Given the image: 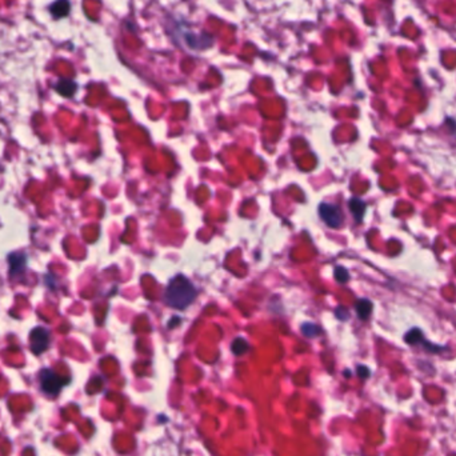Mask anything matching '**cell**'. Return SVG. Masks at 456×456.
Listing matches in <instances>:
<instances>
[{"label":"cell","instance_id":"6da1fadb","mask_svg":"<svg viewBox=\"0 0 456 456\" xmlns=\"http://www.w3.org/2000/svg\"><path fill=\"white\" fill-rule=\"evenodd\" d=\"M196 298V289L183 275H177L170 282L164 292V302L168 307L176 309L187 308Z\"/></svg>","mask_w":456,"mask_h":456},{"label":"cell","instance_id":"7a4b0ae2","mask_svg":"<svg viewBox=\"0 0 456 456\" xmlns=\"http://www.w3.org/2000/svg\"><path fill=\"white\" fill-rule=\"evenodd\" d=\"M319 215L322 220L331 228H339L343 224V214L340 208L329 203H322L319 206Z\"/></svg>","mask_w":456,"mask_h":456},{"label":"cell","instance_id":"3957f363","mask_svg":"<svg viewBox=\"0 0 456 456\" xmlns=\"http://www.w3.org/2000/svg\"><path fill=\"white\" fill-rule=\"evenodd\" d=\"M63 379L58 376L54 371L51 369H43L40 372V386L42 390L45 393L49 395H56L63 387Z\"/></svg>","mask_w":456,"mask_h":456},{"label":"cell","instance_id":"277c9868","mask_svg":"<svg viewBox=\"0 0 456 456\" xmlns=\"http://www.w3.org/2000/svg\"><path fill=\"white\" fill-rule=\"evenodd\" d=\"M30 347L35 355L44 352L49 347V332L43 327H36L30 334Z\"/></svg>","mask_w":456,"mask_h":456},{"label":"cell","instance_id":"5b68a950","mask_svg":"<svg viewBox=\"0 0 456 456\" xmlns=\"http://www.w3.org/2000/svg\"><path fill=\"white\" fill-rule=\"evenodd\" d=\"M76 88H78L76 83H75L74 80H69V79H62V80H59L58 84L55 86V89H56L60 95L65 96V98L72 96V95L76 92Z\"/></svg>","mask_w":456,"mask_h":456},{"label":"cell","instance_id":"8992f818","mask_svg":"<svg viewBox=\"0 0 456 456\" xmlns=\"http://www.w3.org/2000/svg\"><path fill=\"white\" fill-rule=\"evenodd\" d=\"M69 8H71V5H69L68 0H56L51 4L49 11L54 15V18L59 19V18H64V16L68 15Z\"/></svg>","mask_w":456,"mask_h":456},{"label":"cell","instance_id":"52a82bcc","mask_svg":"<svg viewBox=\"0 0 456 456\" xmlns=\"http://www.w3.org/2000/svg\"><path fill=\"white\" fill-rule=\"evenodd\" d=\"M349 211L352 212L355 220L360 223V221L363 220V216L366 214V203L358 199V197H353V199L349 200Z\"/></svg>","mask_w":456,"mask_h":456},{"label":"cell","instance_id":"ba28073f","mask_svg":"<svg viewBox=\"0 0 456 456\" xmlns=\"http://www.w3.org/2000/svg\"><path fill=\"white\" fill-rule=\"evenodd\" d=\"M372 303L369 302L368 299H360L358 300V303L355 305V308H356V312H358V316L362 320H366L369 318V315L372 312Z\"/></svg>","mask_w":456,"mask_h":456},{"label":"cell","instance_id":"9c48e42d","mask_svg":"<svg viewBox=\"0 0 456 456\" xmlns=\"http://www.w3.org/2000/svg\"><path fill=\"white\" fill-rule=\"evenodd\" d=\"M231 348H232V352L235 353V355L240 356V355H244V353L248 351L250 346H248V343H247V340H245V339L238 338L232 342Z\"/></svg>","mask_w":456,"mask_h":456},{"label":"cell","instance_id":"30bf717a","mask_svg":"<svg viewBox=\"0 0 456 456\" xmlns=\"http://www.w3.org/2000/svg\"><path fill=\"white\" fill-rule=\"evenodd\" d=\"M302 332H303L305 336H308V338H312V336H318L320 332V329L318 326H315V324L311 323H305L303 324V327H302Z\"/></svg>","mask_w":456,"mask_h":456},{"label":"cell","instance_id":"8fae6325","mask_svg":"<svg viewBox=\"0 0 456 456\" xmlns=\"http://www.w3.org/2000/svg\"><path fill=\"white\" fill-rule=\"evenodd\" d=\"M335 278H336V280H338L339 283H346V282H348L349 279L348 271L346 270L344 267H342V265H338V267L335 268Z\"/></svg>","mask_w":456,"mask_h":456},{"label":"cell","instance_id":"7c38bea8","mask_svg":"<svg viewBox=\"0 0 456 456\" xmlns=\"http://www.w3.org/2000/svg\"><path fill=\"white\" fill-rule=\"evenodd\" d=\"M422 338L423 336H422V332H420V329L415 328V329H412V331H410V332L406 335V342L410 344H416L422 340Z\"/></svg>","mask_w":456,"mask_h":456},{"label":"cell","instance_id":"4fadbf2b","mask_svg":"<svg viewBox=\"0 0 456 456\" xmlns=\"http://www.w3.org/2000/svg\"><path fill=\"white\" fill-rule=\"evenodd\" d=\"M336 316H338L339 319L346 320L348 318V311L344 308V307H338V308H336Z\"/></svg>","mask_w":456,"mask_h":456},{"label":"cell","instance_id":"5bb4252c","mask_svg":"<svg viewBox=\"0 0 456 456\" xmlns=\"http://www.w3.org/2000/svg\"><path fill=\"white\" fill-rule=\"evenodd\" d=\"M358 369H359V375H360L362 378H367L368 375H369V371H368L366 367H363V366H360Z\"/></svg>","mask_w":456,"mask_h":456}]
</instances>
